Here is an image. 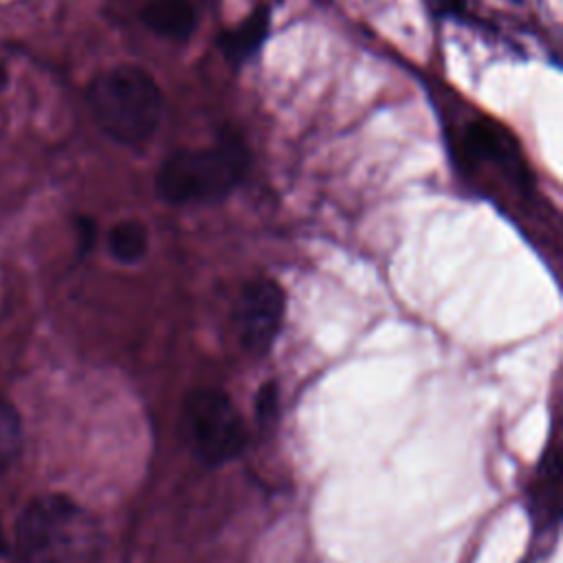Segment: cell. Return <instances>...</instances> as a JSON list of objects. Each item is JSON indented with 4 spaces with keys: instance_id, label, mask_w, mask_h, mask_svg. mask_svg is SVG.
Here are the masks:
<instances>
[{
    "instance_id": "cell-1",
    "label": "cell",
    "mask_w": 563,
    "mask_h": 563,
    "mask_svg": "<svg viewBox=\"0 0 563 563\" xmlns=\"http://www.w3.org/2000/svg\"><path fill=\"white\" fill-rule=\"evenodd\" d=\"M103 543L97 517L57 493L35 497L22 510L15 528L22 563H99Z\"/></svg>"
},
{
    "instance_id": "cell-2",
    "label": "cell",
    "mask_w": 563,
    "mask_h": 563,
    "mask_svg": "<svg viewBox=\"0 0 563 563\" xmlns=\"http://www.w3.org/2000/svg\"><path fill=\"white\" fill-rule=\"evenodd\" d=\"M249 161L244 141L224 132L213 145L169 154L156 174V194L172 205L222 200L244 180Z\"/></svg>"
},
{
    "instance_id": "cell-3",
    "label": "cell",
    "mask_w": 563,
    "mask_h": 563,
    "mask_svg": "<svg viewBox=\"0 0 563 563\" xmlns=\"http://www.w3.org/2000/svg\"><path fill=\"white\" fill-rule=\"evenodd\" d=\"M88 106L97 125L123 145H143L152 139L163 114L158 84L139 66H114L99 73L88 86Z\"/></svg>"
},
{
    "instance_id": "cell-4",
    "label": "cell",
    "mask_w": 563,
    "mask_h": 563,
    "mask_svg": "<svg viewBox=\"0 0 563 563\" xmlns=\"http://www.w3.org/2000/svg\"><path fill=\"white\" fill-rule=\"evenodd\" d=\"M185 429L194 453L207 466L235 460L246 442L244 420L220 389H196L185 402Z\"/></svg>"
},
{
    "instance_id": "cell-5",
    "label": "cell",
    "mask_w": 563,
    "mask_h": 563,
    "mask_svg": "<svg viewBox=\"0 0 563 563\" xmlns=\"http://www.w3.org/2000/svg\"><path fill=\"white\" fill-rule=\"evenodd\" d=\"M286 314L284 288L266 277L253 279L240 292L235 306V332L240 345L253 354H266L279 336Z\"/></svg>"
},
{
    "instance_id": "cell-6",
    "label": "cell",
    "mask_w": 563,
    "mask_h": 563,
    "mask_svg": "<svg viewBox=\"0 0 563 563\" xmlns=\"http://www.w3.org/2000/svg\"><path fill=\"white\" fill-rule=\"evenodd\" d=\"M145 26L161 37L185 42L196 31L198 15L189 0H152L141 13Z\"/></svg>"
},
{
    "instance_id": "cell-7",
    "label": "cell",
    "mask_w": 563,
    "mask_h": 563,
    "mask_svg": "<svg viewBox=\"0 0 563 563\" xmlns=\"http://www.w3.org/2000/svg\"><path fill=\"white\" fill-rule=\"evenodd\" d=\"M268 29H271V11L268 7H260L249 18H244L238 26L224 31L218 44L224 57L231 64L240 66L262 48V44L266 42Z\"/></svg>"
},
{
    "instance_id": "cell-8",
    "label": "cell",
    "mask_w": 563,
    "mask_h": 563,
    "mask_svg": "<svg viewBox=\"0 0 563 563\" xmlns=\"http://www.w3.org/2000/svg\"><path fill=\"white\" fill-rule=\"evenodd\" d=\"M147 229L139 220L117 222L108 233V251L121 264H136L147 251Z\"/></svg>"
},
{
    "instance_id": "cell-9",
    "label": "cell",
    "mask_w": 563,
    "mask_h": 563,
    "mask_svg": "<svg viewBox=\"0 0 563 563\" xmlns=\"http://www.w3.org/2000/svg\"><path fill=\"white\" fill-rule=\"evenodd\" d=\"M464 143L473 156L504 158L510 150L506 134L490 123H471L464 136Z\"/></svg>"
},
{
    "instance_id": "cell-10",
    "label": "cell",
    "mask_w": 563,
    "mask_h": 563,
    "mask_svg": "<svg viewBox=\"0 0 563 563\" xmlns=\"http://www.w3.org/2000/svg\"><path fill=\"white\" fill-rule=\"evenodd\" d=\"M22 449V422L18 411L0 400V475H4Z\"/></svg>"
},
{
    "instance_id": "cell-11",
    "label": "cell",
    "mask_w": 563,
    "mask_h": 563,
    "mask_svg": "<svg viewBox=\"0 0 563 563\" xmlns=\"http://www.w3.org/2000/svg\"><path fill=\"white\" fill-rule=\"evenodd\" d=\"M275 411H277V391H275V385L268 383V385L262 387L260 398H257V420H260V424H268V420L275 418Z\"/></svg>"
},
{
    "instance_id": "cell-12",
    "label": "cell",
    "mask_w": 563,
    "mask_h": 563,
    "mask_svg": "<svg viewBox=\"0 0 563 563\" xmlns=\"http://www.w3.org/2000/svg\"><path fill=\"white\" fill-rule=\"evenodd\" d=\"M429 7L440 13V15H446V13H457L462 9V0H427Z\"/></svg>"
},
{
    "instance_id": "cell-13",
    "label": "cell",
    "mask_w": 563,
    "mask_h": 563,
    "mask_svg": "<svg viewBox=\"0 0 563 563\" xmlns=\"http://www.w3.org/2000/svg\"><path fill=\"white\" fill-rule=\"evenodd\" d=\"M7 550H9L7 537H4V532H2V528H0V554H7Z\"/></svg>"
}]
</instances>
